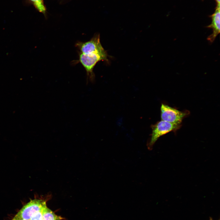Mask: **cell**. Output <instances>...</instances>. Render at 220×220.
<instances>
[{"instance_id": "cell-1", "label": "cell", "mask_w": 220, "mask_h": 220, "mask_svg": "<svg viewBox=\"0 0 220 220\" xmlns=\"http://www.w3.org/2000/svg\"><path fill=\"white\" fill-rule=\"evenodd\" d=\"M79 59L74 61L73 63H80L86 71L87 78L91 81H93L95 79L93 69L97 63L100 61H108V56L97 53L85 54L79 52Z\"/></svg>"}, {"instance_id": "cell-2", "label": "cell", "mask_w": 220, "mask_h": 220, "mask_svg": "<svg viewBox=\"0 0 220 220\" xmlns=\"http://www.w3.org/2000/svg\"><path fill=\"white\" fill-rule=\"evenodd\" d=\"M181 125L173 124L161 120L155 124L152 125V133L147 144L148 148L149 150L152 149L154 145L160 137L170 132H175L180 128Z\"/></svg>"}, {"instance_id": "cell-3", "label": "cell", "mask_w": 220, "mask_h": 220, "mask_svg": "<svg viewBox=\"0 0 220 220\" xmlns=\"http://www.w3.org/2000/svg\"><path fill=\"white\" fill-rule=\"evenodd\" d=\"M46 200L35 199L24 206L12 220L24 219L29 220L37 211L43 209L47 207Z\"/></svg>"}, {"instance_id": "cell-4", "label": "cell", "mask_w": 220, "mask_h": 220, "mask_svg": "<svg viewBox=\"0 0 220 220\" xmlns=\"http://www.w3.org/2000/svg\"><path fill=\"white\" fill-rule=\"evenodd\" d=\"M75 46L79 52L85 54L95 53L108 56L106 51L100 42L99 34L95 35L89 41L86 42H78Z\"/></svg>"}, {"instance_id": "cell-5", "label": "cell", "mask_w": 220, "mask_h": 220, "mask_svg": "<svg viewBox=\"0 0 220 220\" xmlns=\"http://www.w3.org/2000/svg\"><path fill=\"white\" fill-rule=\"evenodd\" d=\"M160 110L162 120L176 124H181L183 119L189 113L188 111H181L163 103L161 104Z\"/></svg>"}, {"instance_id": "cell-6", "label": "cell", "mask_w": 220, "mask_h": 220, "mask_svg": "<svg viewBox=\"0 0 220 220\" xmlns=\"http://www.w3.org/2000/svg\"><path fill=\"white\" fill-rule=\"evenodd\" d=\"M220 5H217L214 13L210 17L211 19V24L206 28L212 30V33L207 38V40L212 43L220 31Z\"/></svg>"}, {"instance_id": "cell-7", "label": "cell", "mask_w": 220, "mask_h": 220, "mask_svg": "<svg viewBox=\"0 0 220 220\" xmlns=\"http://www.w3.org/2000/svg\"><path fill=\"white\" fill-rule=\"evenodd\" d=\"M43 217L42 220H61L64 218L56 214L47 207L43 210Z\"/></svg>"}, {"instance_id": "cell-8", "label": "cell", "mask_w": 220, "mask_h": 220, "mask_svg": "<svg viewBox=\"0 0 220 220\" xmlns=\"http://www.w3.org/2000/svg\"><path fill=\"white\" fill-rule=\"evenodd\" d=\"M34 3L37 9L41 12L44 13L46 9L44 5L43 0H31Z\"/></svg>"}, {"instance_id": "cell-9", "label": "cell", "mask_w": 220, "mask_h": 220, "mask_svg": "<svg viewBox=\"0 0 220 220\" xmlns=\"http://www.w3.org/2000/svg\"><path fill=\"white\" fill-rule=\"evenodd\" d=\"M43 210V209L35 212L29 220H42Z\"/></svg>"}, {"instance_id": "cell-10", "label": "cell", "mask_w": 220, "mask_h": 220, "mask_svg": "<svg viewBox=\"0 0 220 220\" xmlns=\"http://www.w3.org/2000/svg\"><path fill=\"white\" fill-rule=\"evenodd\" d=\"M215 0L216 2L217 5H220V0Z\"/></svg>"}, {"instance_id": "cell-11", "label": "cell", "mask_w": 220, "mask_h": 220, "mask_svg": "<svg viewBox=\"0 0 220 220\" xmlns=\"http://www.w3.org/2000/svg\"><path fill=\"white\" fill-rule=\"evenodd\" d=\"M16 220H26V219H19Z\"/></svg>"}, {"instance_id": "cell-12", "label": "cell", "mask_w": 220, "mask_h": 220, "mask_svg": "<svg viewBox=\"0 0 220 220\" xmlns=\"http://www.w3.org/2000/svg\"><path fill=\"white\" fill-rule=\"evenodd\" d=\"M210 220H212L211 219Z\"/></svg>"}]
</instances>
